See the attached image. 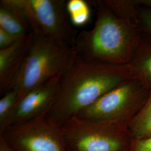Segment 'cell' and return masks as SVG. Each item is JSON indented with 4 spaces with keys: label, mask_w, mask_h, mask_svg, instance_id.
<instances>
[{
    "label": "cell",
    "mask_w": 151,
    "mask_h": 151,
    "mask_svg": "<svg viewBox=\"0 0 151 151\" xmlns=\"http://www.w3.org/2000/svg\"><path fill=\"white\" fill-rule=\"evenodd\" d=\"M131 77L128 65L110 64L76 55L60 76L57 96L45 118L50 124L61 128Z\"/></svg>",
    "instance_id": "6da1fadb"
},
{
    "label": "cell",
    "mask_w": 151,
    "mask_h": 151,
    "mask_svg": "<svg viewBox=\"0 0 151 151\" xmlns=\"http://www.w3.org/2000/svg\"><path fill=\"white\" fill-rule=\"evenodd\" d=\"M96 11L94 26L79 32L73 49L76 55L114 65H128L142 32L139 26L114 15L103 1H88Z\"/></svg>",
    "instance_id": "7a4b0ae2"
},
{
    "label": "cell",
    "mask_w": 151,
    "mask_h": 151,
    "mask_svg": "<svg viewBox=\"0 0 151 151\" xmlns=\"http://www.w3.org/2000/svg\"><path fill=\"white\" fill-rule=\"evenodd\" d=\"M75 57L70 45L33 33L23 63L7 91L15 90L19 101L27 92L61 75Z\"/></svg>",
    "instance_id": "3957f363"
},
{
    "label": "cell",
    "mask_w": 151,
    "mask_h": 151,
    "mask_svg": "<svg viewBox=\"0 0 151 151\" xmlns=\"http://www.w3.org/2000/svg\"><path fill=\"white\" fill-rule=\"evenodd\" d=\"M67 151H129L128 124L94 122L73 116L60 128Z\"/></svg>",
    "instance_id": "277c9868"
},
{
    "label": "cell",
    "mask_w": 151,
    "mask_h": 151,
    "mask_svg": "<svg viewBox=\"0 0 151 151\" xmlns=\"http://www.w3.org/2000/svg\"><path fill=\"white\" fill-rule=\"evenodd\" d=\"M151 90L132 76L76 116L90 121L128 124L148 101Z\"/></svg>",
    "instance_id": "5b68a950"
},
{
    "label": "cell",
    "mask_w": 151,
    "mask_h": 151,
    "mask_svg": "<svg viewBox=\"0 0 151 151\" xmlns=\"http://www.w3.org/2000/svg\"><path fill=\"white\" fill-rule=\"evenodd\" d=\"M0 137L15 151H67L61 128L45 117L11 126Z\"/></svg>",
    "instance_id": "8992f818"
},
{
    "label": "cell",
    "mask_w": 151,
    "mask_h": 151,
    "mask_svg": "<svg viewBox=\"0 0 151 151\" xmlns=\"http://www.w3.org/2000/svg\"><path fill=\"white\" fill-rule=\"evenodd\" d=\"M34 34H44L72 48L78 35L65 0H27Z\"/></svg>",
    "instance_id": "52a82bcc"
},
{
    "label": "cell",
    "mask_w": 151,
    "mask_h": 151,
    "mask_svg": "<svg viewBox=\"0 0 151 151\" xmlns=\"http://www.w3.org/2000/svg\"><path fill=\"white\" fill-rule=\"evenodd\" d=\"M60 76L33 89L20 99L16 103L11 114L8 128L16 124L45 117L57 96Z\"/></svg>",
    "instance_id": "ba28073f"
},
{
    "label": "cell",
    "mask_w": 151,
    "mask_h": 151,
    "mask_svg": "<svg viewBox=\"0 0 151 151\" xmlns=\"http://www.w3.org/2000/svg\"><path fill=\"white\" fill-rule=\"evenodd\" d=\"M33 32L19 38L7 48L0 50V95L2 96L20 70L32 40Z\"/></svg>",
    "instance_id": "9c48e42d"
},
{
    "label": "cell",
    "mask_w": 151,
    "mask_h": 151,
    "mask_svg": "<svg viewBox=\"0 0 151 151\" xmlns=\"http://www.w3.org/2000/svg\"><path fill=\"white\" fill-rule=\"evenodd\" d=\"M128 66L132 76L151 90V35L142 32Z\"/></svg>",
    "instance_id": "30bf717a"
},
{
    "label": "cell",
    "mask_w": 151,
    "mask_h": 151,
    "mask_svg": "<svg viewBox=\"0 0 151 151\" xmlns=\"http://www.w3.org/2000/svg\"><path fill=\"white\" fill-rule=\"evenodd\" d=\"M0 28L18 38L32 32L25 15L10 0L0 1Z\"/></svg>",
    "instance_id": "8fae6325"
},
{
    "label": "cell",
    "mask_w": 151,
    "mask_h": 151,
    "mask_svg": "<svg viewBox=\"0 0 151 151\" xmlns=\"http://www.w3.org/2000/svg\"><path fill=\"white\" fill-rule=\"evenodd\" d=\"M103 2L114 15L137 25L139 7L151 6V0H105Z\"/></svg>",
    "instance_id": "7c38bea8"
},
{
    "label": "cell",
    "mask_w": 151,
    "mask_h": 151,
    "mask_svg": "<svg viewBox=\"0 0 151 151\" xmlns=\"http://www.w3.org/2000/svg\"><path fill=\"white\" fill-rule=\"evenodd\" d=\"M128 128L133 141L151 137V91L146 104L128 123Z\"/></svg>",
    "instance_id": "4fadbf2b"
},
{
    "label": "cell",
    "mask_w": 151,
    "mask_h": 151,
    "mask_svg": "<svg viewBox=\"0 0 151 151\" xmlns=\"http://www.w3.org/2000/svg\"><path fill=\"white\" fill-rule=\"evenodd\" d=\"M89 2L85 0H68L67 1V11L73 26L82 27L87 24L91 17Z\"/></svg>",
    "instance_id": "5bb4252c"
},
{
    "label": "cell",
    "mask_w": 151,
    "mask_h": 151,
    "mask_svg": "<svg viewBox=\"0 0 151 151\" xmlns=\"http://www.w3.org/2000/svg\"><path fill=\"white\" fill-rule=\"evenodd\" d=\"M18 93L13 89L9 90L0 99V134L8 128V123L16 103Z\"/></svg>",
    "instance_id": "9a60e30c"
},
{
    "label": "cell",
    "mask_w": 151,
    "mask_h": 151,
    "mask_svg": "<svg viewBox=\"0 0 151 151\" xmlns=\"http://www.w3.org/2000/svg\"><path fill=\"white\" fill-rule=\"evenodd\" d=\"M138 25L142 32L151 35V6L139 7Z\"/></svg>",
    "instance_id": "2e32d148"
},
{
    "label": "cell",
    "mask_w": 151,
    "mask_h": 151,
    "mask_svg": "<svg viewBox=\"0 0 151 151\" xmlns=\"http://www.w3.org/2000/svg\"><path fill=\"white\" fill-rule=\"evenodd\" d=\"M18 39L0 28V50L10 47L16 42Z\"/></svg>",
    "instance_id": "e0dca14e"
},
{
    "label": "cell",
    "mask_w": 151,
    "mask_h": 151,
    "mask_svg": "<svg viewBox=\"0 0 151 151\" xmlns=\"http://www.w3.org/2000/svg\"><path fill=\"white\" fill-rule=\"evenodd\" d=\"M129 151H151V137L142 140L133 141Z\"/></svg>",
    "instance_id": "ac0fdd59"
},
{
    "label": "cell",
    "mask_w": 151,
    "mask_h": 151,
    "mask_svg": "<svg viewBox=\"0 0 151 151\" xmlns=\"http://www.w3.org/2000/svg\"><path fill=\"white\" fill-rule=\"evenodd\" d=\"M0 151H15L0 137Z\"/></svg>",
    "instance_id": "d6986e66"
}]
</instances>
